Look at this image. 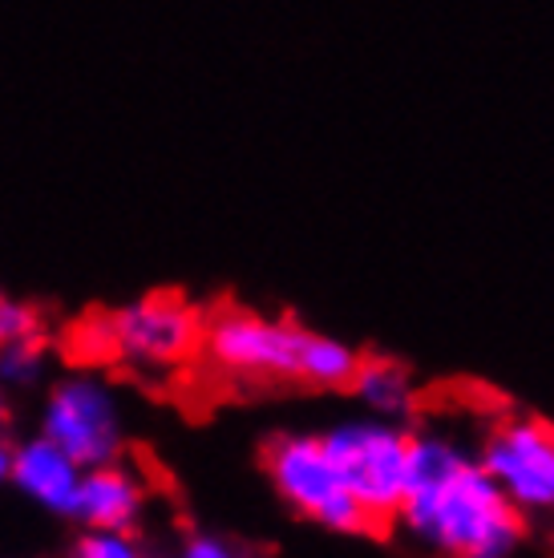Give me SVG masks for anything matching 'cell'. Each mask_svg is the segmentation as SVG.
Here are the masks:
<instances>
[{
  "mask_svg": "<svg viewBox=\"0 0 554 558\" xmlns=\"http://www.w3.org/2000/svg\"><path fill=\"white\" fill-rule=\"evenodd\" d=\"M77 558H146L125 531H94L77 546Z\"/></svg>",
  "mask_w": 554,
  "mask_h": 558,
  "instance_id": "obj_13",
  "label": "cell"
},
{
  "mask_svg": "<svg viewBox=\"0 0 554 558\" xmlns=\"http://www.w3.org/2000/svg\"><path fill=\"white\" fill-rule=\"evenodd\" d=\"M267 470H272L279 494L312 522L345 534L373 531V522L340 482L320 437H279L276 446L267 449Z\"/></svg>",
  "mask_w": 554,
  "mask_h": 558,
  "instance_id": "obj_3",
  "label": "cell"
},
{
  "mask_svg": "<svg viewBox=\"0 0 554 558\" xmlns=\"http://www.w3.org/2000/svg\"><path fill=\"white\" fill-rule=\"evenodd\" d=\"M142 510V486L134 474H125L118 465H89L82 470L77 482V498H73V514L89 522L94 531H122L134 522Z\"/></svg>",
  "mask_w": 554,
  "mask_h": 558,
  "instance_id": "obj_8",
  "label": "cell"
},
{
  "mask_svg": "<svg viewBox=\"0 0 554 558\" xmlns=\"http://www.w3.org/2000/svg\"><path fill=\"white\" fill-rule=\"evenodd\" d=\"M361 356L333 340V336L308 332L304 356H300V385H316V389H348L357 380Z\"/></svg>",
  "mask_w": 554,
  "mask_h": 558,
  "instance_id": "obj_10",
  "label": "cell"
},
{
  "mask_svg": "<svg viewBox=\"0 0 554 558\" xmlns=\"http://www.w3.org/2000/svg\"><path fill=\"white\" fill-rule=\"evenodd\" d=\"M397 518L421 546L445 558H510L522 543V510L458 441L409 437V482Z\"/></svg>",
  "mask_w": 554,
  "mask_h": 558,
  "instance_id": "obj_1",
  "label": "cell"
},
{
  "mask_svg": "<svg viewBox=\"0 0 554 558\" xmlns=\"http://www.w3.org/2000/svg\"><path fill=\"white\" fill-rule=\"evenodd\" d=\"M25 336H37V316L25 304L0 295V349L13 344V340H25Z\"/></svg>",
  "mask_w": 554,
  "mask_h": 558,
  "instance_id": "obj_14",
  "label": "cell"
},
{
  "mask_svg": "<svg viewBox=\"0 0 554 558\" xmlns=\"http://www.w3.org/2000/svg\"><path fill=\"white\" fill-rule=\"evenodd\" d=\"M304 340L308 332L300 324L255 312H222L203 332L210 361L243 380H300Z\"/></svg>",
  "mask_w": 554,
  "mask_h": 558,
  "instance_id": "obj_5",
  "label": "cell"
},
{
  "mask_svg": "<svg viewBox=\"0 0 554 558\" xmlns=\"http://www.w3.org/2000/svg\"><path fill=\"white\" fill-rule=\"evenodd\" d=\"M41 373V344L37 336H25V340H13L0 349V377L4 380H33Z\"/></svg>",
  "mask_w": 554,
  "mask_h": 558,
  "instance_id": "obj_12",
  "label": "cell"
},
{
  "mask_svg": "<svg viewBox=\"0 0 554 558\" xmlns=\"http://www.w3.org/2000/svg\"><path fill=\"white\" fill-rule=\"evenodd\" d=\"M320 446L333 458L340 482L373 526H385L388 518H397L405 482H409V433L388 425L385 417L348 421L324 433Z\"/></svg>",
  "mask_w": 554,
  "mask_h": 558,
  "instance_id": "obj_2",
  "label": "cell"
},
{
  "mask_svg": "<svg viewBox=\"0 0 554 558\" xmlns=\"http://www.w3.org/2000/svg\"><path fill=\"white\" fill-rule=\"evenodd\" d=\"M0 417H4V401H0Z\"/></svg>",
  "mask_w": 554,
  "mask_h": 558,
  "instance_id": "obj_17",
  "label": "cell"
},
{
  "mask_svg": "<svg viewBox=\"0 0 554 558\" xmlns=\"http://www.w3.org/2000/svg\"><path fill=\"white\" fill-rule=\"evenodd\" d=\"M16 486L25 489L28 498H37L49 510H70L73 514V498H77V482H82V465L57 449L49 437L41 441H28L25 449L13 453V474Z\"/></svg>",
  "mask_w": 554,
  "mask_h": 558,
  "instance_id": "obj_9",
  "label": "cell"
},
{
  "mask_svg": "<svg viewBox=\"0 0 554 558\" xmlns=\"http://www.w3.org/2000/svg\"><path fill=\"white\" fill-rule=\"evenodd\" d=\"M45 437L57 449H65L82 470L89 465H106L118 453V405L106 385L97 380H65L61 389L49 397L45 409Z\"/></svg>",
  "mask_w": 554,
  "mask_h": 558,
  "instance_id": "obj_7",
  "label": "cell"
},
{
  "mask_svg": "<svg viewBox=\"0 0 554 558\" xmlns=\"http://www.w3.org/2000/svg\"><path fill=\"white\" fill-rule=\"evenodd\" d=\"M203 340L194 307L179 295H146L138 304L113 312L89 336V344L134 364H179Z\"/></svg>",
  "mask_w": 554,
  "mask_h": 558,
  "instance_id": "obj_4",
  "label": "cell"
},
{
  "mask_svg": "<svg viewBox=\"0 0 554 558\" xmlns=\"http://www.w3.org/2000/svg\"><path fill=\"white\" fill-rule=\"evenodd\" d=\"M478 461L522 514H554V429L542 421H510L494 429Z\"/></svg>",
  "mask_w": 554,
  "mask_h": 558,
  "instance_id": "obj_6",
  "label": "cell"
},
{
  "mask_svg": "<svg viewBox=\"0 0 554 558\" xmlns=\"http://www.w3.org/2000/svg\"><path fill=\"white\" fill-rule=\"evenodd\" d=\"M174 558H248V550L236 546L231 538H219V534H194L179 546Z\"/></svg>",
  "mask_w": 554,
  "mask_h": 558,
  "instance_id": "obj_15",
  "label": "cell"
},
{
  "mask_svg": "<svg viewBox=\"0 0 554 558\" xmlns=\"http://www.w3.org/2000/svg\"><path fill=\"white\" fill-rule=\"evenodd\" d=\"M352 389L381 413V417H401L413 405V380L397 361H361Z\"/></svg>",
  "mask_w": 554,
  "mask_h": 558,
  "instance_id": "obj_11",
  "label": "cell"
},
{
  "mask_svg": "<svg viewBox=\"0 0 554 558\" xmlns=\"http://www.w3.org/2000/svg\"><path fill=\"white\" fill-rule=\"evenodd\" d=\"M9 474H13V453H9V446L0 441V482H4Z\"/></svg>",
  "mask_w": 554,
  "mask_h": 558,
  "instance_id": "obj_16",
  "label": "cell"
}]
</instances>
